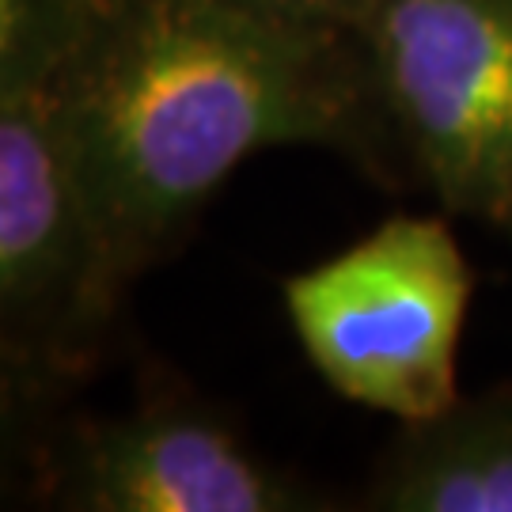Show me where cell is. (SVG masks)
<instances>
[{"instance_id": "1", "label": "cell", "mask_w": 512, "mask_h": 512, "mask_svg": "<svg viewBox=\"0 0 512 512\" xmlns=\"http://www.w3.org/2000/svg\"><path fill=\"white\" fill-rule=\"evenodd\" d=\"M50 92L114 304L255 152L330 148L403 183L353 31L236 0H99Z\"/></svg>"}, {"instance_id": "2", "label": "cell", "mask_w": 512, "mask_h": 512, "mask_svg": "<svg viewBox=\"0 0 512 512\" xmlns=\"http://www.w3.org/2000/svg\"><path fill=\"white\" fill-rule=\"evenodd\" d=\"M475 274L444 217L395 213L346 251L285 277V315L346 403L418 421L459 395Z\"/></svg>"}, {"instance_id": "3", "label": "cell", "mask_w": 512, "mask_h": 512, "mask_svg": "<svg viewBox=\"0 0 512 512\" xmlns=\"http://www.w3.org/2000/svg\"><path fill=\"white\" fill-rule=\"evenodd\" d=\"M353 42L403 179L512 236V0H372Z\"/></svg>"}, {"instance_id": "4", "label": "cell", "mask_w": 512, "mask_h": 512, "mask_svg": "<svg viewBox=\"0 0 512 512\" xmlns=\"http://www.w3.org/2000/svg\"><path fill=\"white\" fill-rule=\"evenodd\" d=\"M54 92L0 107V365L54 384L114 315Z\"/></svg>"}, {"instance_id": "5", "label": "cell", "mask_w": 512, "mask_h": 512, "mask_svg": "<svg viewBox=\"0 0 512 512\" xmlns=\"http://www.w3.org/2000/svg\"><path fill=\"white\" fill-rule=\"evenodd\" d=\"M42 497L80 512H304L323 501L209 406L164 395L54 437Z\"/></svg>"}, {"instance_id": "6", "label": "cell", "mask_w": 512, "mask_h": 512, "mask_svg": "<svg viewBox=\"0 0 512 512\" xmlns=\"http://www.w3.org/2000/svg\"><path fill=\"white\" fill-rule=\"evenodd\" d=\"M376 512H512V380L448 406L399 433L365 486Z\"/></svg>"}, {"instance_id": "7", "label": "cell", "mask_w": 512, "mask_h": 512, "mask_svg": "<svg viewBox=\"0 0 512 512\" xmlns=\"http://www.w3.org/2000/svg\"><path fill=\"white\" fill-rule=\"evenodd\" d=\"M99 0H0V107L46 92L84 38Z\"/></svg>"}, {"instance_id": "8", "label": "cell", "mask_w": 512, "mask_h": 512, "mask_svg": "<svg viewBox=\"0 0 512 512\" xmlns=\"http://www.w3.org/2000/svg\"><path fill=\"white\" fill-rule=\"evenodd\" d=\"M50 387L0 365V501L42 497L46 459L54 448L46 425Z\"/></svg>"}, {"instance_id": "9", "label": "cell", "mask_w": 512, "mask_h": 512, "mask_svg": "<svg viewBox=\"0 0 512 512\" xmlns=\"http://www.w3.org/2000/svg\"><path fill=\"white\" fill-rule=\"evenodd\" d=\"M236 4L315 31H353L372 8V0H236Z\"/></svg>"}, {"instance_id": "10", "label": "cell", "mask_w": 512, "mask_h": 512, "mask_svg": "<svg viewBox=\"0 0 512 512\" xmlns=\"http://www.w3.org/2000/svg\"><path fill=\"white\" fill-rule=\"evenodd\" d=\"M509 239H512V236H509Z\"/></svg>"}]
</instances>
